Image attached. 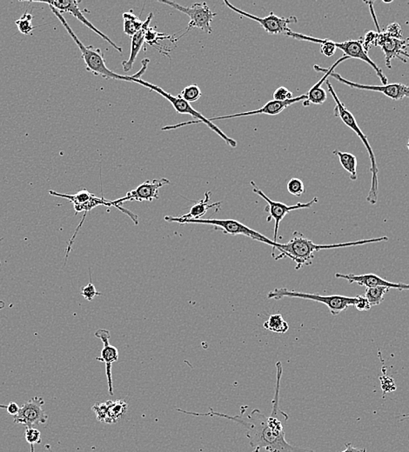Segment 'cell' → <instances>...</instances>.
<instances>
[{"label":"cell","instance_id":"obj_1","mask_svg":"<svg viewBox=\"0 0 409 452\" xmlns=\"http://www.w3.org/2000/svg\"><path fill=\"white\" fill-rule=\"evenodd\" d=\"M276 386L273 399L272 412L269 416L264 415L258 409H253L248 416H231L224 413L217 412L209 408L207 413H196L177 409L176 411L183 414L195 416H218V418L230 420L238 423L246 430V435L249 440L253 452H260L264 449L267 452H315L299 446H292L285 440L283 423L278 416L282 412L280 409V390L282 377V363L277 362Z\"/></svg>","mask_w":409,"mask_h":452},{"label":"cell","instance_id":"obj_2","mask_svg":"<svg viewBox=\"0 0 409 452\" xmlns=\"http://www.w3.org/2000/svg\"><path fill=\"white\" fill-rule=\"evenodd\" d=\"M387 236H380V238L358 240L355 242H347L341 243H333V245H318L308 239H306L302 232H295L292 239L288 243H275L274 250L281 253L280 255L274 257L275 260L289 257L296 264L295 270L302 269L304 266H310L315 259V253L322 250H330L336 248H345V247L364 246L366 243H380L387 241Z\"/></svg>","mask_w":409,"mask_h":452},{"label":"cell","instance_id":"obj_3","mask_svg":"<svg viewBox=\"0 0 409 452\" xmlns=\"http://www.w3.org/2000/svg\"><path fill=\"white\" fill-rule=\"evenodd\" d=\"M130 82L139 84H140V86L147 87L148 88V89L154 91H155V93L161 95V96L165 98V100H168L169 102H170L172 107H174V108L175 109V111L179 113V114L191 115L192 116H193V119H195V120H191V121L183 122L178 123V125L165 126L163 127V128H162V130H175L188 125H193V123H202L207 126L208 128L213 130V132L216 133L218 136H220L225 143L229 144V146L232 148L237 146L238 143L236 142L234 139H232V137H228L227 134L222 132V130L218 128L216 125H214L213 122L210 121L209 119H207L206 116H204L202 114V113L196 111L195 109L192 107L191 104L183 100V98L179 96V95H178V96H174V95L168 93H167V91L161 89V87L155 86V84H154L147 82V81H144L141 79H135V77L133 75L130 76Z\"/></svg>","mask_w":409,"mask_h":452},{"label":"cell","instance_id":"obj_4","mask_svg":"<svg viewBox=\"0 0 409 452\" xmlns=\"http://www.w3.org/2000/svg\"><path fill=\"white\" fill-rule=\"evenodd\" d=\"M326 84L327 89H329L330 94L332 95L334 101H336V107H334V116H337V118H340L345 126L349 127L352 132L356 133V135H357L359 137V140H362V142L364 144L366 149L368 151L370 162H371V168H370V171L372 172V180L371 187H370L369 195L366 197V201L371 204H375L377 201H378L379 192V170L378 167H377L375 155L373 153L371 146H370L368 137H366L365 134L363 133L362 129L359 128L355 116L352 115L351 112L348 110L347 107H345V105L341 101L339 97L337 96L332 84H331L330 81L327 80Z\"/></svg>","mask_w":409,"mask_h":452},{"label":"cell","instance_id":"obj_5","mask_svg":"<svg viewBox=\"0 0 409 452\" xmlns=\"http://www.w3.org/2000/svg\"><path fill=\"white\" fill-rule=\"evenodd\" d=\"M50 8L54 15L61 21L62 26L68 31L70 38L75 42L77 47L80 48L88 72L93 73L95 76L104 77L105 80H122L130 82L129 76L119 75V74L115 73L108 68L107 63H105L103 52H102L101 49L84 45L83 42H81L80 38L77 37V35L74 33V31L70 27L68 21L66 20L63 14L54 8V7L50 6Z\"/></svg>","mask_w":409,"mask_h":452},{"label":"cell","instance_id":"obj_6","mask_svg":"<svg viewBox=\"0 0 409 452\" xmlns=\"http://www.w3.org/2000/svg\"><path fill=\"white\" fill-rule=\"evenodd\" d=\"M284 298H295L311 301L324 303L329 307L331 314L334 316L339 315L340 313L348 308L349 306H355V298L341 295L322 296L318 294H310L306 292L289 291L287 288H276L269 292L267 299L281 300Z\"/></svg>","mask_w":409,"mask_h":452},{"label":"cell","instance_id":"obj_7","mask_svg":"<svg viewBox=\"0 0 409 452\" xmlns=\"http://www.w3.org/2000/svg\"><path fill=\"white\" fill-rule=\"evenodd\" d=\"M165 220L168 222H175V223H179L181 225L185 224H198V225H214L215 228H220L221 231L225 233V234L231 235H243L248 236V238L255 240V241L262 242L267 243L270 246H272V248H274L275 243L273 240L267 239V236H264L262 233L256 232L255 229H253L248 226L243 225L241 222L235 220H211V218H207V220H181L178 217H170L168 216L165 218Z\"/></svg>","mask_w":409,"mask_h":452},{"label":"cell","instance_id":"obj_8","mask_svg":"<svg viewBox=\"0 0 409 452\" xmlns=\"http://www.w3.org/2000/svg\"><path fill=\"white\" fill-rule=\"evenodd\" d=\"M169 183H170V181L167 179L147 180V181L136 187L135 189L130 190V192L126 194L125 197L114 200L116 208L121 211L123 213H125L126 216L131 218L137 225L139 223L137 215L133 213L132 211L124 209V208L121 206V204L128 202V201H137V202L147 201V202H151V201L158 199V197H158V190H160L161 187L168 186Z\"/></svg>","mask_w":409,"mask_h":452},{"label":"cell","instance_id":"obj_9","mask_svg":"<svg viewBox=\"0 0 409 452\" xmlns=\"http://www.w3.org/2000/svg\"><path fill=\"white\" fill-rule=\"evenodd\" d=\"M158 2L174 7V9L179 10V12L184 13L190 17L188 29H186V33H184L182 36L188 33V31L193 29V28H198V29L202 30L204 33L208 34L213 31L211 23V21L214 20V17L217 15V13L211 12L206 2L195 3L190 7L182 6L179 5L177 3L172 1H163V0H162V1L158 0ZM182 36L178 38L177 40Z\"/></svg>","mask_w":409,"mask_h":452},{"label":"cell","instance_id":"obj_10","mask_svg":"<svg viewBox=\"0 0 409 452\" xmlns=\"http://www.w3.org/2000/svg\"><path fill=\"white\" fill-rule=\"evenodd\" d=\"M250 183H251L253 187V192L256 193L257 195H259L260 197H262L267 204V206L265 208V211L266 213H269V216L267 217V221L270 222L272 220H274V243H277L278 232L281 222L284 220V218L287 216L289 213L296 210L308 209V208L313 206V204L318 203L319 201L318 197H313V199L311 201H309V202L298 203L294 204V206H288V204L277 202V201H274L269 199V197L259 188L255 181H251Z\"/></svg>","mask_w":409,"mask_h":452},{"label":"cell","instance_id":"obj_11","mask_svg":"<svg viewBox=\"0 0 409 452\" xmlns=\"http://www.w3.org/2000/svg\"><path fill=\"white\" fill-rule=\"evenodd\" d=\"M224 3L229 9L234 10L236 13L239 14V15L248 17V19L253 20L255 22L259 23L263 27V29L269 34H283L285 36V34L292 31L288 27L289 24L298 22L297 17L295 16L288 17H278L274 13H271L269 16L260 17L238 9L237 7L232 6L228 0H225Z\"/></svg>","mask_w":409,"mask_h":452},{"label":"cell","instance_id":"obj_12","mask_svg":"<svg viewBox=\"0 0 409 452\" xmlns=\"http://www.w3.org/2000/svg\"><path fill=\"white\" fill-rule=\"evenodd\" d=\"M44 405L45 401L42 398L34 397L24 402L17 414L14 416V423L26 426L27 428L47 423L48 416L44 411Z\"/></svg>","mask_w":409,"mask_h":452},{"label":"cell","instance_id":"obj_13","mask_svg":"<svg viewBox=\"0 0 409 452\" xmlns=\"http://www.w3.org/2000/svg\"><path fill=\"white\" fill-rule=\"evenodd\" d=\"M31 3H47L49 6L54 7L56 10H59V13H69L72 14L73 17H75L77 20H79L81 23L84 24L87 28H89L91 31H94L95 33L98 34V36L103 38L104 40L108 42L109 44L112 45V47L117 50L119 52H123L122 48L116 45L114 41L109 38L107 35L104 34L98 29L96 27H94L93 24L91 23V21L88 20L86 16L84 15L83 13L81 12L79 7L80 1H74V0H54V1H31Z\"/></svg>","mask_w":409,"mask_h":452},{"label":"cell","instance_id":"obj_14","mask_svg":"<svg viewBox=\"0 0 409 452\" xmlns=\"http://www.w3.org/2000/svg\"><path fill=\"white\" fill-rule=\"evenodd\" d=\"M330 77L340 81V82L343 83L345 86L354 88V89L377 91V93H382L386 95L387 97L390 98L393 100H401L405 98H409V86H405L403 84H389L382 86H368V84L355 83L352 82V81L345 80L343 77H341L339 73H336L334 70L331 73Z\"/></svg>","mask_w":409,"mask_h":452},{"label":"cell","instance_id":"obj_15","mask_svg":"<svg viewBox=\"0 0 409 452\" xmlns=\"http://www.w3.org/2000/svg\"><path fill=\"white\" fill-rule=\"evenodd\" d=\"M94 336L100 338L103 342V349L101 351V356L96 359L98 361L105 363V373H107L109 394L114 395V386H112V363L118 361L119 351L114 345H110V331L105 329H100L95 333Z\"/></svg>","mask_w":409,"mask_h":452},{"label":"cell","instance_id":"obj_16","mask_svg":"<svg viewBox=\"0 0 409 452\" xmlns=\"http://www.w3.org/2000/svg\"><path fill=\"white\" fill-rule=\"evenodd\" d=\"M375 47L382 48L384 54H385V61L387 67L392 68L391 61L394 59H399L401 61L407 63L408 60L401 54L403 52H407L409 47V38L406 40H398L389 36L385 33H378Z\"/></svg>","mask_w":409,"mask_h":452},{"label":"cell","instance_id":"obj_17","mask_svg":"<svg viewBox=\"0 0 409 452\" xmlns=\"http://www.w3.org/2000/svg\"><path fill=\"white\" fill-rule=\"evenodd\" d=\"M306 98H308V95L303 94L302 95V96L292 98V100H289L287 101H276L273 100L269 102H267V103L265 105H263V107L260 109H258V110L245 112L241 113H235V114H231L228 116H216V118H211L209 119V120L210 121L213 122L214 121V120L241 118V116H248L258 115V114L275 116V115L280 114V113L283 112L285 109H287L288 107H290V105H292L298 103V102L305 101Z\"/></svg>","mask_w":409,"mask_h":452},{"label":"cell","instance_id":"obj_18","mask_svg":"<svg viewBox=\"0 0 409 452\" xmlns=\"http://www.w3.org/2000/svg\"><path fill=\"white\" fill-rule=\"evenodd\" d=\"M336 278H342V280H347L349 284H358L362 286H365L366 288L369 287H387L389 289H409V285L403 284V282H392L383 280L382 278L377 276L375 274H364V275H355V274H343L336 273Z\"/></svg>","mask_w":409,"mask_h":452},{"label":"cell","instance_id":"obj_19","mask_svg":"<svg viewBox=\"0 0 409 452\" xmlns=\"http://www.w3.org/2000/svg\"><path fill=\"white\" fill-rule=\"evenodd\" d=\"M349 59L350 58L348 56H341V58L338 59L336 63H334L333 66L329 67V68H323V67L318 65L313 66V68H315L317 73H324V76L320 79L319 82L315 84V86L309 90L308 93H306V95H308V98L303 102V105H304V107H308L310 104L322 105L323 103H325L327 95L326 91L322 87L323 83L327 81V77L330 76L331 73L334 72L337 66H339L341 63L344 62L345 60Z\"/></svg>","mask_w":409,"mask_h":452},{"label":"cell","instance_id":"obj_20","mask_svg":"<svg viewBox=\"0 0 409 452\" xmlns=\"http://www.w3.org/2000/svg\"><path fill=\"white\" fill-rule=\"evenodd\" d=\"M93 409L98 421L114 423L124 416L128 409V404L123 400L97 402Z\"/></svg>","mask_w":409,"mask_h":452},{"label":"cell","instance_id":"obj_21","mask_svg":"<svg viewBox=\"0 0 409 452\" xmlns=\"http://www.w3.org/2000/svg\"><path fill=\"white\" fill-rule=\"evenodd\" d=\"M153 17L154 14L150 13L146 21H144L143 27L141 28V30L137 31V33L132 37L131 52H130L129 59L122 62L123 69H124L126 73L130 72V70L133 69V65H135L137 56L140 54L144 42H146L144 41V37H146L147 31L148 30V28H149V24L151 20H153Z\"/></svg>","mask_w":409,"mask_h":452},{"label":"cell","instance_id":"obj_22","mask_svg":"<svg viewBox=\"0 0 409 452\" xmlns=\"http://www.w3.org/2000/svg\"><path fill=\"white\" fill-rule=\"evenodd\" d=\"M211 194L210 190H207V192L204 193V199L200 200L199 202H197L195 206L191 208V210H190L188 214L182 215V216L178 218L184 220H200V218L204 216V215L207 213V211L211 209V208H216V209H218V207L220 208L221 202H216L211 204H208L210 202Z\"/></svg>","mask_w":409,"mask_h":452},{"label":"cell","instance_id":"obj_23","mask_svg":"<svg viewBox=\"0 0 409 452\" xmlns=\"http://www.w3.org/2000/svg\"><path fill=\"white\" fill-rule=\"evenodd\" d=\"M333 154L339 158L342 167L350 174V179L352 181L357 179V158L354 154L343 153V151L338 150H334Z\"/></svg>","mask_w":409,"mask_h":452},{"label":"cell","instance_id":"obj_24","mask_svg":"<svg viewBox=\"0 0 409 452\" xmlns=\"http://www.w3.org/2000/svg\"><path fill=\"white\" fill-rule=\"evenodd\" d=\"M266 330L277 334H285L289 330V326L281 314H274L263 324Z\"/></svg>","mask_w":409,"mask_h":452},{"label":"cell","instance_id":"obj_25","mask_svg":"<svg viewBox=\"0 0 409 452\" xmlns=\"http://www.w3.org/2000/svg\"><path fill=\"white\" fill-rule=\"evenodd\" d=\"M123 20H124V33L130 37H133L143 27V21L133 14V10L123 13Z\"/></svg>","mask_w":409,"mask_h":452},{"label":"cell","instance_id":"obj_26","mask_svg":"<svg viewBox=\"0 0 409 452\" xmlns=\"http://www.w3.org/2000/svg\"><path fill=\"white\" fill-rule=\"evenodd\" d=\"M387 287H369L365 291V296L369 300L370 306H376L380 305L384 301V296L389 292Z\"/></svg>","mask_w":409,"mask_h":452},{"label":"cell","instance_id":"obj_27","mask_svg":"<svg viewBox=\"0 0 409 452\" xmlns=\"http://www.w3.org/2000/svg\"><path fill=\"white\" fill-rule=\"evenodd\" d=\"M15 24L20 33L24 35H29L35 28L33 24V15L27 12L24 13L20 19L17 20Z\"/></svg>","mask_w":409,"mask_h":452},{"label":"cell","instance_id":"obj_28","mask_svg":"<svg viewBox=\"0 0 409 452\" xmlns=\"http://www.w3.org/2000/svg\"><path fill=\"white\" fill-rule=\"evenodd\" d=\"M183 100L191 104L193 102L199 100L200 97L202 96V90L197 86V84H191V86H186L182 90L181 94H179Z\"/></svg>","mask_w":409,"mask_h":452},{"label":"cell","instance_id":"obj_29","mask_svg":"<svg viewBox=\"0 0 409 452\" xmlns=\"http://www.w3.org/2000/svg\"><path fill=\"white\" fill-rule=\"evenodd\" d=\"M24 437H26L27 442L31 446V452H34L35 444L41 443V433L40 430L34 428V427H29V428L26 429Z\"/></svg>","mask_w":409,"mask_h":452},{"label":"cell","instance_id":"obj_30","mask_svg":"<svg viewBox=\"0 0 409 452\" xmlns=\"http://www.w3.org/2000/svg\"><path fill=\"white\" fill-rule=\"evenodd\" d=\"M287 187L288 193L296 197L302 196L306 192L304 183L299 179H291L289 180Z\"/></svg>","mask_w":409,"mask_h":452},{"label":"cell","instance_id":"obj_31","mask_svg":"<svg viewBox=\"0 0 409 452\" xmlns=\"http://www.w3.org/2000/svg\"><path fill=\"white\" fill-rule=\"evenodd\" d=\"M80 294L82 295L84 298L87 300V301H93L95 296L102 295L101 292H98L97 291L96 288H95L94 285L91 282H90L87 285L84 286V287L81 288Z\"/></svg>","mask_w":409,"mask_h":452},{"label":"cell","instance_id":"obj_32","mask_svg":"<svg viewBox=\"0 0 409 452\" xmlns=\"http://www.w3.org/2000/svg\"><path fill=\"white\" fill-rule=\"evenodd\" d=\"M273 98L274 100L287 101L292 100V98L294 97H292V91H289L288 88L281 86L278 87V89L274 91Z\"/></svg>","mask_w":409,"mask_h":452},{"label":"cell","instance_id":"obj_33","mask_svg":"<svg viewBox=\"0 0 409 452\" xmlns=\"http://www.w3.org/2000/svg\"><path fill=\"white\" fill-rule=\"evenodd\" d=\"M384 33L390 37L398 38V40H403V31H401V27L397 23L390 24Z\"/></svg>","mask_w":409,"mask_h":452},{"label":"cell","instance_id":"obj_34","mask_svg":"<svg viewBox=\"0 0 409 452\" xmlns=\"http://www.w3.org/2000/svg\"><path fill=\"white\" fill-rule=\"evenodd\" d=\"M377 35L378 33L375 31H370L369 33H366L365 35L364 40H362L363 47H364L366 52L370 50V48L376 44Z\"/></svg>","mask_w":409,"mask_h":452},{"label":"cell","instance_id":"obj_35","mask_svg":"<svg viewBox=\"0 0 409 452\" xmlns=\"http://www.w3.org/2000/svg\"><path fill=\"white\" fill-rule=\"evenodd\" d=\"M356 309L359 310V312H366L371 308V306L369 302V300L366 299L365 296H356V303L355 305Z\"/></svg>","mask_w":409,"mask_h":452},{"label":"cell","instance_id":"obj_36","mask_svg":"<svg viewBox=\"0 0 409 452\" xmlns=\"http://www.w3.org/2000/svg\"><path fill=\"white\" fill-rule=\"evenodd\" d=\"M20 406L16 404L15 402H10V404L7 405L6 411L9 413L10 415L15 416L17 414V412L20 411Z\"/></svg>","mask_w":409,"mask_h":452},{"label":"cell","instance_id":"obj_37","mask_svg":"<svg viewBox=\"0 0 409 452\" xmlns=\"http://www.w3.org/2000/svg\"><path fill=\"white\" fill-rule=\"evenodd\" d=\"M345 449L341 452H366L365 448H362V449L361 448H356L351 443L345 444Z\"/></svg>","mask_w":409,"mask_h":452},{"label":"cell","instance_id":"obj_38","mask_svg":"<svg viewBox=\"0 0 409 452\" xmlns=\"http://www.w3.org/2000/svg\"><path fill=\"white\" fill-rule=\"evenodd\" d=\"M401 55L403 56H406V58L409 59V54H408L407 52H401Z\"/></svg>","mask_w":409,"mask_h":452},{"label":"cell","instance_id":"obj_39","mask_svg":"<svg viewBox=\"0 0 409 452\" xmlns=\"http://www.w3.org/2000/svg\"><path fill=\"white\" fill-rule=\"evenodd\" d=\"M6 306V303L3 301H0V310L3 309V307Z\"/></svg>","mask_w":409,"mask_h":452},{"label":"cell","instance_id":"obj_40","mask_svg":"<svg viewBox=\"0 0 409 452\" xmlns=\"http://www.w3.org/2000/svg\"><path fill=\"white\" fill-rule=\"evenodd\" d=\"M407 146H408V150H409V141H408V142Z\"/></svg>","mask_w":409,"mask_h":452},{"label":"cell","instance_id":"obj_41","mask_svg":"<svg viewBox=\"0 0 409 452\" xmlns=\"http://www.w3.org/2000/svg\"><path fill=\"white\" fill-rule=\"evenodd\" d=\"M1 240H3V239H0V241H1Z\"/></svg>","mask_w":409,"mask_h":452}]
</instances>
